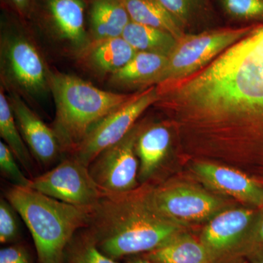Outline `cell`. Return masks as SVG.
<instances>
[{"mask_svg": "<svg viewBox=\"0 0 263 263\" xmlns=\"http://www.w3.org/2000/svg\"><path fill=\"white\" fill-rule=\"evenodd\" d=\"M63 263H120L103 253L89 230L83 228L74 235L64 253Z\"/></svg>", "mask_w": 263, "mask_h": 263, "instance_id": "22", "label": "cell"}, {"mask_svg": "<svg viewBox=\"0 0 263 263\" xmlns=\"http://www.w3.org/2000/svg\"><path fill=\"white\" fill-rule=\"evenodd\" d=\"M56 106L53 129L62 152L69 155L96 124L136 96L99 89L77 76L50 72Z\"/></svg>", "mask_w": 263, "mask_h": 263, "instance_id": "3", "label": "cell"}, {"mask_svg": "<svg viewBox=\"0 0 263 263\" xmlns=\"http://www.w3.org/2000/svg\"><path fill=\"white\" fill-rule=\"evenodd\" d=\"M5 197L28 228L39 263H63L66 247L78 231L89 226L94 207L71 205L14 185Z\"/></svg>", "mask_w": 263, "mask_h": 263, "instance_id": "2", "label": "cell"}, {"mask_svg": "<svg viewBox=\"0 0 263 263\" xmlns=\"http://www.w3.org/2000/svg\"><path fill=\"white\" fill-rule=\"evenodd\" d=\"M218 263H249L247 259L243 257H235V258L228 259L223 262Z\"/></svg>", "mask_w": 263, "mask_h": 263, "instance_id": "32", "label": "cell"}, {"mask_svg": "<svg viewBox=\"0 0 263 263\" xmlns=\"http://www.w3.org/2000/svg\"><path fill=\"white\" fill-rule=\"evenodd\" d=\"M130 21L121 0H92L89 10L91 41L122 37Z\"/></svg>", "mask_w": 263, "mask_h": 263, "instance_id": "17", "label": "cell"}, {"mask_svg": "<svg viewBox=\"0 0 263 263\" xmlns=\"http://www.w3.org/2000/svg\"><path fill=\"white\" fill-rule=\"evenodd\" d=\"M142 128L136 124L127 136L103 150L89 164L91 177L105 194L127 193L138 187L136 146Z\"/></svg>", "mask_w": 263, "mask_h": 263, "instance_id": "8", "label": "cell"}, {"mask_svg": "<svg viewBox=\"0 0 263 263\" xmlns=\"http://www.w3.org/2000/svg\"><path fill=\"white\" fill-rule=\"evenodd\" d=\"M131 21L171 33L178 41L184 30L158 0H121Z\"/></svg>", "mask_w": 263, "mask_h": 263, "instance_id": "19", "label": "cell"}, {"mask_svg": "<svg viewBox=\"0 0 263 263\" xmlns=\"http://www.w3.org/2000/svg\"><path fill=\"white\" fill-rule=\"evenodd\" d=\"M8 98L19 130L33 158L43 166L54 162L62 151L53 128L48 127L18 93L10 91Z\"/></svg>", "mask_w": 263, "mask_h": 263, "instance_id": "11", "label": "cell"}, {"mask_svg": "<svg viewBox=\"0 0 263 263\" xmlns=\"http://www.w3.org/2000/svg\"><path fill=\"white\" fill-rule=\"evenodd\" d=\"M152 196L159 211L176 222L205 220L221 206L216 197L186 186H162L153 190Z\"/></svg>", "mask_w": 263, "mask_h": 263, "instance_id": "10", "label": "cell"}, {"mask_svg": "<svg viewBox=\"0 0 263 263\" xmlns=\"http://www.w3.org/2000/svg\"><path fill=\"white\" fill-rule=\"evenodd\" d=\"M258 215L254 218L253 223L247 233L241 256L252 247L263 245V205Z\"/></svg>", "mask_w": 263, "mask_h": 263, "instance_id": "28", "label": "cell"}, {"mask_svg": "<svg viewBox=\"0 0 263 263\" xmlns=\"http://www.w3.org/2000/svg\"><path fill=\"white\" fill-rule=\"evenodd\" d=\"M19 16L28 18L35 8L36 0H7Z\"/></svg>", "mask_w": 263, "mask_h": 263, "instance_id": "29", "label": "cell"}, {"mask_svg": "<svg viewBox=\"0 0 263 263\" xmlns=\"http://www.w3.org/2000/svg\"><path fill=\"white\" fill-rule=\"evenodd\" d=\"M252 209H237L219 213L204 228L200 241L213 263L241 257L247 233L255 218Z\"/></svg>", "mask_w": 263, "mask_h": 263, "instance_id": "9", "label": "cell"}, {"mask_svg": "<svg viewBox=\"0 0 263 263\" xmlns=\"http://www.w3.org/2000/svg\"><path fill=\"white\" fill-rule=\"evenodd\" d=\"M0 48L2 79L10 91L32 98L50 91V71L37 47L24 32L9 27L5 29Z\"/></svg>", "mask_w": 263, "mask_h": 263, "instance_id": "4", "label": "cell"}, {"mask_svg": "<svg viewBox=\"0 0 263 263\" xmlns=\"http://www.w3.org/2000/svg\"><path fill=\"white\" fill-rule=\"evenodd\" d=\"M137 53L122 37L90 41L79 51L81 62L90 70L101 75H112L131 61Z\"/></svg>", "mask_w": 263, "mask_h": 263, "instance_id": "14", "label": "cell"}, {"mask_svg": "<svg viewBox=\"0 0 263 263\" xmlns=\"http://www.w3.org/2000/svg\"><path fill=\"white\" fill-rule=\"evenodd\" d=\"M152 190L105 194L93 207L86 229L105 255L119 260L147 253L181 233L156 206Z\"/></svg>", "mask_w": 263, "mask_h": 263, "instance_id": "1", "label": "cell"}, {"mask_svg": "<svg viewBox=\"0 0 263 263\" xmlns=\"http://www.w3.org/2000/svg\"><path fill=\"white\" fill-rule=\"evenodd\" d=\"M181 27H190L204 13L208 0H158Z\"/></svg>", "mask_w": 263, "mask_h": 263, "instance_id": "23", "label": "cell"}, {"mask_svg": "<svg viewBox=\"0 0 263 263\" xmlns=\"http://www.w3.org/2000/svg\"><path fill=\"white\" fill-rule=\"evenodd\" d=\"M249 263H263V245L255 246L243 256Z\"/></svg>", "mask_w": 263, "mask_h": 263, "instance_id": "30", "label": "cell"}, {"mask_svg": "<svg viewBox=\"0 0 263 263\" xmlns=\"http://www.w3.org/2000/svg\"><path fill=\"white\" fill-rule=\"evenodd\" d=\"M157 86L140 90L134 98L96 124L70 156L89 167L103 150L127 136L137 120L157 103Z\"/></svg>", "mask_w": 263, "mask_h": 263, "instance_id": "6", "label": "cell"}, {"mask_svg": "<svg viewBox=\"0 0 263 263\" xmlns=\"http://www.w3.org/2000/svg\"><path fill=\"white\" fill-rule=\"evenodd\" d=\"M0 263H32V259L25 247L14 245L1 249Z\"/></svg>", "mask_w": 263, "mask_h": 263, "instance_id": "27", "label": "cell"}, {"mask_svg": "<svg viewBox=\"0 0 263 263\" xmlns=\"http://www.w3.org/2000/svg\"><path fill=\"white\" fill-rule=\"evenodd\" d=\"M17 161L9 147L3 141L0 142V169L2 174L14 186L29 187L31 178L27 177L24 174Z\"/></svg>", "mask_w": 263, "mask_h": 263, "instance_id": "26", "label": "cell"}, {"mask_svg": "<svg viewBox=\"0 0 263 263\" xmlns=\"http://www.w3.org/2000/svg\"><path fill=\"white\" fill-rule=\"evenodd\" d=\"M142 255L153 263H213L210 254L200 240L182 233Z\"/></svg>", "mask_w": 263, "mask_h": 263, "instance_id": "18", "label": "cell"}, {"mask_svg": "<svg viewBox=\"0 0 263 263\" xmlns=\"http://www.w3.org/2000/svg\"><path fill=\"white\" fill-rule=\"evenodd\" d=\"M168 57L137 52L130 62L110 76V83L121 88L147 89L160 84Z\"/></svg>", "mask_w": 263, "mask_h": 263, "instance_id": "15", "label": "cell"}, {"mask_svg": "<svg viewBox=\"0 0 263 263\" xmlns=\"http://www.w3.org/2000/svg\"><path fill=\"white\" fill-rule=\"evenodd\" d=\"M194 171L216 190L251 205L262 206V186L245 174L206 162L195 164Z\"/></svg>", "mask_w": 263, "mask_h": 263, "instance_id": "13", "label": "cell"}, {"mask_svg": "<svg viewBox=\"0 0 263 263\" xmlns=\"http://www.w3.org/2000/svg\"><path fill=\"white\" fill-rule=\"evenodd\" d=\"M169 127L157 124L142 128L136 142V154L139 160L138 181L145 183L160 168L171 146Z\"/></svg>", "mask_w": 263, "mask_h": 263, "instance_id": "16", "label": "cell"}, {"mask_svg": "<svg viewBox=\"0 0 263 263\" xmlns=\"http://www.w3.org/2000/svg\"><path fill=\"white\" fill-rule=\"evenodd\" d=\"M122 37L137 52H148L169 57L178 40L171 33L130 21Z\"/></svg>", "mask_w": 263, "mask_h": 263, "instance_id": "20", "label": "cell"}, {"mask_svg": "<svg viewBox=\"0 0 263 263\" xmlns=\"http://www.w3.org/2000/svg\"><path fill=\"white\" fill-rule=\"evenodd\" d=\"M84 0H43V15L60 39L79 52L90 42L84 26Z\"/></svg>", "mask_w": 263, "mask_h": 263, "instance_id": "12", "label": "cell"}, {"mask_svg": "<svg viewBox=\"0 0 263 263\" xmlns=\"http://www.w3.org/2000/svg\"><path fill=\"white\" fill-rule=\"evenodd\" d=\"M257 26L252 24L238 28H221L198 34H185L178 41L168 57L160 84L184 79L202 70L230 46L248 35Z\"/></svg>", "mask_w": 263, "mask_h": 263, "instance_id": "5", "label": "cell"}, {"mask_svg": "<svg viewBox=\"0 0 263 263\" xmlns=\"http://www.w3.org/2000/svg\"><path fill=\"white\" fill-rule=\"evenodd\" d=\"M29 187L78 206H95L105 195L91 177L89 167L72 156L47 172L33 176Z\"/></svg>", "mask_w": 263, "mask_h": 263, "instance_id": "7", "label": "cell"}, {"mask_svg": "<svg viewBox=\"0 0 263 263\" xmlns=\"http://www.w3.org/2000/svg\"><path fill=\"white\" fill-rule=\"evenodd\" d=\"M18 212L6 197L0 200V242L3 245L18 239L20 228Z\"/></svg>", "mask_w": 263, "mask_h": 263, "instance_id": "25", "label": "cell"}, {"mask_svg": "<svg viewBox=\"0 0 263 263\" xmlns=\"http://www.w3.org/2000/svg\"><path fill=\"white\" fill-rule=\"evenodd\" d=\"M0 136L3 142L12 151L19 164L27 171L30 178H32L34 173L33 157L19 130L3 86H1L0 90Z\"/></svg>", "mask_w": 263, "mask_h": 263, "instance_id": "21", "label": "cell"}, {"mask_svg": "<svg viewBox=\"0 0 263 263\" xmlns=\"http://www.w3.org/2000/svg\"><path fill=\"white\" fill-rule=\"evenodd\" d=\"M226 14L234 20H263V0H220Z\"/></svg>", "mask_w": 263, "mask_h": 263, "instance_id": "24", "label": "cell"}, {"mask_svg": "<svg viewBox=\"0 0 263 263\" xmlns=\"http://www.w3.org/2000/svg\"><path fill=\"white\" fill-rule=\"evenodd\" d=\"M126 263H153L146 259V257H143L142 254H138V255L131 256V257H127L126 259Z\"/></svg>", "mask_w": 263, "mask_h": 263, "instance_id": "31", "label": "cell"}]
</instances>
